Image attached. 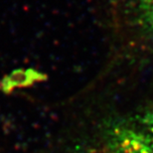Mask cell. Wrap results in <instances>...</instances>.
<instances>
[{"label":"cell","mask_w":153,"mask_h":153,"mask_svg":"<svg viewBox=\"0 0 153 153\" xmlns=\"http://www.w3.org/2000/svg\"><path fill=\"white\" fill-rule=\"evenodd\" d=\"M105 153H153V142L148 135L123 128L111 137Z\"/></svg>","instance_id":"cell-1"},{"label":"cell","mask_w":153,"mask_h":153,"mask_svg":"<svg viewBox=\"0 0 153 153\" xmlns=\"http://www.w3.org/2000/svg\"><path fill=\"white\" fill-rule=\"evenodd\" d=\"M142 22L153 33V0H136Z\"/></svg>","instance_id":"cell-2"},{"label":"cell","mask_w":153,"mask_h":153,"mask_svg":"<svg viewBox=\"0 0 153 153\" xmlns=\"http://www.w3.org/2000/svg\"><path fill=\"white\" fill-rule=\"evenodd\" d=\"M147 127H148V131H149V137L152 140L153 142V112L149 115L148 120H147Z\"/></svg>","instance_id":"cell-3"}]
</instances>
